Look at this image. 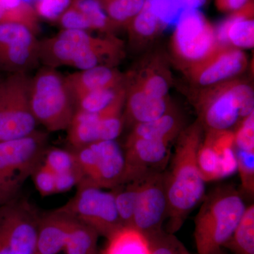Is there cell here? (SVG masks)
<instances>
[{"mask_svg":"<svg viewBox=\"0 0 254 254\" xmlns=\"http://www.w3.org/2000/svg\"><path fill=\"white\" fill-rule=\"evenodd\" d=\"M203 130L198 120L182 130L177 138L170 170L164 173L169 233L181 228L189 214L204 197L205 182L197 159Z\"/></svg>","mask_w":254,"mask_h":254,"instance_id":"6da1fadb","label":"cell"},{"mask_svg":"<svg viewBox=\"0 0 254 254\" xmlns=\"http://www.w3.org/2000/svg\"><path fill=\"white\" fill-rule=\"evenodd\" d=\"M39 55L40 63L52 68L115 67L125 58V43L115 34L95 37L89 32L63 29L40 41Z\"/></svg>","mask_w":254,"mask_h":254,"instance_id":"7a4b0ae2","label":"cell"},{"mask_svg":"<svg viewBox=\"0 0 254 254\" xmlns=\"http://www.w3.org/2000/svg\"><path fill=\"white\" fill-rule=\"evenodd\" d=\"M246 206L235 188L215 189L205 198L195 219L194 238L198 254H212L230 240Z\"/></svg>","mask_w":254,"mask_h":254,"instance_id":"3957f363","label":"cell"},{"mask_svg":"<svg viewBox=\"0 0 254 254\" xmlns=\"http://www.w3.org/2000/svg\"><path fill=\"white\" fill-rule=\"evenodd\" d=\"M195 101L198 120L206 131L231 130L254 112L253 88L235 78L203 87Z\"/></svg>","mask_w":254,"mask_h":254,"instance_id":"277c9868","label":"cell"},{"mask_svg":"<svg viewBox=\"0 0 254 254\" xmlns=\"http://www.w3.org/2000/svg\"><path fill=\"white\" fill-rule=\"evenodd\" d=\"M30 103L37 122L48 131L67 129L76 111L64 76L49 66H43L31 78Z\"/></svg>","mask_w":254,"mask_h":254,"instance_id":"5b68a950","label":"cell"},{"mask_svg":"<svg viewBox=\"0 0 254 254\" xmlns=\"http://www.w3.org/2000/svg\"><path fill=\"white\" fill-rule=\"evenodd\" d=\"M48 136L38 131L16 139L0 141V193L9 200L41 163Z\"/></svg>","mask_w":254,"mask_h":254,"instance_id":"8992f818","label":"cell"},{"mask_svg":"<svg viewBox=\"0 0 254 254\" xmlns=\"http://www.w3.org/2000/svg\"><path fill=\"white\" fill-rule=\"evenodd\" d=\"M28 73H9L0 82V141L22 138L36 131L30 103Z\"/></svg>","mask_w":254,"mask_h":254,"instance_id":"52a82bcc","label":"cell"},{"mask_svg":"<svg viewBox=\"0 0 254 254\" xmlns=\"http://www.w3.org/2000/svg\"><path fill=\"white\" fill-rule=\"evenodd\" d=\"M220 43L216 31L199 9H185L172 37L173 56L184 69L210 54Z\"/></svg>","mask_w":254,"mask_h":254,"instance_id":"ba28073f","label":"cell"},{"mask_svg":"<svg viewBox=\"0 0 254 254\" xmlns=\"http://www.w3.org/2000/svg\"><path fill=\"white\" fill-rule=\"evenodd\" d=\"M62 208L106 238L123 227L113 190L106 191L84 180L78 185L73 198Z\"/></svg>","mask_w":254,"mask_h":254,"instance_id":"9c48e42d","label":"cell"},{"mask_svg":"<svg viewBox=\"0 0 254 254\" xmlns=\"http://www.w3.org/2000/svg\"><path fill=\"white\" fill-rule=\"evenodd\" d=\"M72 150L83 180L103 190L124 184L125 153L116 141H98Z\"/></svg>","mask_w":254,"mask_h":254,"instance_id":"30bf717a","label":"cell"},{"mask_svg":"<svg viewBox=\"0 0 254 254\" xmlns=\"http://www.w3.org/2000/svg\"><path fill=\"white\" fill-rule=\"evenodd\" d=\"M126 91H124L106 109L96 113L75 111L67 129V141L71 150H77L91 143L115 141L123 131V110Z\"/></svg>","mask_w":254,"mask_h":254,"instance_id":"8fae6325","label":"cell"},{"mask_svg":"<svg viewBox=\"0 0 254 254\" xmlns=\"http://www.w3.org/2000/svg\"><path fill=\"white\" fill-rule=\"evenodd\" d=\"M39 218L29 203L0 205V254H35Z\"/></svg>","mask_w":254,"mask_h":254,"instance_id":"7c38bea8","label":"cell"},{"mask_svg":"<svg viewBox=\"0 0 254 254\" xmlns=\"http://www.w3.org/2000/svg\"><path fill=\"white\" fill-rule=\"evenodd\" d=\"M24 25L0 23V71L28 73L39 65L40 41Z\"/></svg>","mask_w":254,"mask_h":254,"instance_id":"4fadbf2b","label":"cell"},{"mask_svg":"<svg viewBox=\"0 0 254 254\" xmlns=\"http://www.w3.org/2000/svg\"><path fill=\"white\" fill-rule=\"evenodd\" d=\"M168 215V199L165 175L160 171L150 172L140 177L136 208L132 227L149 237L162 231Z\"/></svg>","mask_w":254,"mask_h":254,"instance_id":"5bb4252c","label":"cell"},{"mask_svg":"<svg viewBox=\"0 0 254 254\" xmlns=\"http://www.w3.org/2000/svg\"><path fill=\"white\" fill-rule=\"evenodd\" d=\"M198 164L205 182L231 176L237 171L235 133L232 130H208L198 151Z\"/></svg>","mask_w":254,"mask_h":254,"instance_id":"9a60e30c","label":"cell"},{"mask_svg":"<svg viewBox=\"0 0 254 254\" xmlns=\"http://www.w3.org/2000/svg\"><path fill=\"white\" fill-rule=\"evenodd\" d=\"M247 64L245 52L219 44L210 54L185 71L192 83L203 88L236 77L245 71Z\"/></svg>","mask_w":254,"mask_h":254,"instance_id":"2e32d148","label":"cell"},{"mask_svg":"<svg viewBox=\"0 0 254 254\" xmlns=\"http://www.w3.org/2000/svg\"><path fill=\"white\" fill-rule=\"evenodd\" d=\"M183 11L177 0H145L141 10L127 26L130 44L138 48L149 43L177 21Z\"/></svg>","mask_w":254,"mask_h":254,"instance_id":"e0dca14e","label":"cell"},{"mask_svg":"<svg viewBox=\"0 0 254 254\" xmlns=\"http://www.w3.org/2000/svg\"><path fill=\"white\" fill-rule=\"evenodd\" d=\"M172 142L165 140L135 138L125 143V175L124 184L140 178L145 174L160 171L170 157Z\"/></svg>","mask_w":254,"mask_h":254,"instance_id":"ac0fdd59","label":"cell"},{"mask_svg":"<svg viewBox=\"0 0 254 254\" xmlns=\"http://www.w3.org/2000/svg\"><path fill=\"white\" fill-rule=\"evenodd\" d=\"M75 218L60 208L39 218L36 254H58L64 251Z\"/></svg>","mask_w":254,"mask_h":254,"instance_id":"d6986e66","label":"cell"},{"mask_svg":"<svg viewBox=\"0 0 254 254\" xmlns=\"http://www.w3.org/2000/svg\"><path fill=\"white\" fill-rule=\"evenodd\" d=\"M216 31L220 44L249 49L254 45V3L250 0L241 9L231 13Z\"/></svg>","mask_w":254,"mask_h":254,"instance_id":"ffe728a7","label":"cell"},{"mask_svg":"<svg viewBox=\"0 0 254 254\" xmlns=\"http://www.w3.org/2000/svg\"><path fill=\"white\" fill-rule=\"evenodd\" d=\"M64 80L73 100L88 92L124 86L127 73L112 66H98L70 73Z\"/></svg>","mask_w":254,"mask_h":254,"instance_id":"44dd1931","label":"cell"},{"mask_svg":"<svg viewBox=\"0 0 254 254\" xmlns=\"http://www.w3.org/2000/svg\"><path fill=\"white\" fill-rule=\"evenodd\" d=\"M124 122L136 125L156 120L173 110L168 97L158 98L141 91L127 81Z\"/></svg>","mask_w":254,"mask_h":254,"instance_id":"7402d4cb","label":"cell"},{"mask_svg":"<svg viewBox=\"0 0 254 254\" xmlns=\"http://www.w3.org/2000/svg\"><path fill=\"white\" fill-rule=\"evenodd\" d=\"M127 82L158 98H167L170 86L167 68L159 60H151L137 73H127Z\"/></svg>","mask_w":254,"mask_h":254,"instance_id":"603a6c76","label":"cell"},{"mask_svg":"<svg viewBox=\"0 0 254 254\" xmlns=\"http://www.w3.org/2000/svg\"><path fill=\"white\" fill-rule=\"evenodd\" d=\"M183 129V119L173 110L153 121L134 125L127 140L141 138L173 142Z\"/></svg>","mask_w":254,"mask_h":254,"instance_id":"cb8c5ba5","label":"cell"},{"mask_svg":"<svg viewBox=\"0 0 254 254\" xmlns=\"http://www.w3.org/2000/svg\"><path fill=\"white\" fill-rule=\"evenodd\" d=\"M107 239L99 254H150L148 239L135 227H120Z\"/></svg>","mask_w":254,"mask_h":254,"instance_id":"d4e9b609","label":"cell"},{"mask_svg":"<svg viewBox=\"0 0 254 254\" xmlns=\"http://www.w3.org/2000/svg\"><path fill=\"white\" fill-rule=\"evenodd\" d=\"M223 247L235 254H254V205L247 207L230 240Z\"/></svg>","mask_w":254,"mask_h":254,"instance_id":"484cf974","label":"cell"},{"mask_svg":"<svg viewBox=\"0 0 254 254\" xmlns=\"http://www.w3.org/2000/svg\"><path fill=\"white\" fill-rule=\"evenodd\" d=\"M98 232L75 218L64 251L66 254H99Z\"/></svg>","mask_w":254,"mask_h":254,"instance_id":"4316f807","label":"cell"},{"mask_svg":"<svg viewBox=\"0 0 254 254\" xmlns=\"http://www.w3.org/2000/svg\"><path fill=\"white\" fill-rule=\"evenodd\" d=\"M126 88L127 83L117 88L97 90L80 95L73 100L75 109L83 113H99L113 104Z\"/></svg>","mask_w":254,"mask_h":254,"instance_id":"83f0119b","label":"cell"},{"mask_svg":"<svg viewBox=\"0 0 254 254\" xmlns=\"http://www.w3.org/2000/svg\"><path fill=\"white\" fill-rule=\"evenodd\" d=\"M140 178L113 189L115 205L123 226H132L136 208Z\"/></svg>","mask_w":254,"mask_h":254,"instance_id":"f1b7e54d","label":"cell"},{"mask_svg":"<svg viewBox=\"0 0 254 254\" xmlns=\"http://www.w3.org/2000/svg\"><path fill=\"white\" fill-rule=\"evenodd\" d=\"M112 22L119 28H127L141 10L145 0H95Z\"/></svg>","mask_w":254,"mask_h":254,"instance_id":"f546056e","label":"cell"},{"mask_svg":"<svg viewBox=\"0 0 254 254\" xmlns=\"http://www.w3.org/2000/svg\"><path fill=\"white\" fill-rule=\"evenodd\" d=\"M71 6L81 11L91 26V31L115 34L118 30L95 0H71Z\"/></svg>","mask_w":254,"mask_h":254,"instance_id":"4dcf8cb0","label":"cell"},{"mask_svg":"<svg viewBox=\"0 0 254 254\" xmlns=\"http://www.w3.org/2000/svg\"><path fill=\"white\" fill-rule=\"evenodd\" d=\"M43 161L55 175L80 169L76 154L72 150L56 148L47 149Z\"/></svg>","mask_w":254,"mask_h":254,"instance_id":"1f68e13d","label":"cell"},{"mask_svg":"<svg viewBox=\"0 0 254 254\" xmlns=\"http://www.w3.org/2000/svg\"><path fill=\"white\" fill-rule=\"evenodd\" d=\"M146 237L149 242L150 254H190L173 234L162 230Z\"/></svg>","mask_w":254,"mask_h":254,"instance_id":"d6a6232c","label":"cell"},{"mask_svg":"<svg viewBox=\"0 0 254 254\" xmlns=\"http://www.w3.org/2000/svg\"><path fill=\"white\" fill-rule=\"evenodd\" d=\"M237 170L240 173L244 190L250 194L254 192V151H245L235 148Z\"/></svg>","mask_w":254,"mask_h":254,"instance_id":"836d02e7","label":"cell"},{"mask_svg":"<svg viewBox=\"0 0 254 254\" xmlns=\"http://www.w3.org/2000/svg\"><path fill=\"white\" fill-rule=\"evenodd\" d=\"M235 133V147L245 151H254V112L240 121Z\"/></svg>","mask_w":254,"mask_h":254,"instance_id":"e575fe53","label":"cell"},{"mask_svg":"<svg viewBox=\"0 0 254 254\" xmlns=\"http://www.w3.org/2000/svg\"><path fill=\"white\" fill-rule=\"evenodd\" d=\"M71 0H38L33 6L38 17L57 22L71 4Z\"/></svg>","mask_w":254,"mask_h":254,"instance_id":"d590c367","label":"cell"},{"mask_svg":"<svg viewBox=\"0 0 254 254\" xmlns=\"http://www.w3.org/2000/svg\"><path fill=\"white\" fill-rule=\"evenodd\" d=\"M32 176L35 187L40 194L48 196L56 193L55 174L44 164H40Z\"/></svg>","mask_w":254,"mask_h":254,"instance_id":"8d00e7d4","label":"cell"},{"mask_svg":"<svg viewBox=\"0 0 254 254\" xmlns=\"http://www.w3.org/2000/svg\"><path fill=\"white\" fill-rule=\"evenodd\" d=\"M57 23L63 29L79 30L91 32V26L81 11L70 4L67 9L58 18Z\"/></svg>","mask_w":254,"mask_h":254,"instance_id":"74e56055","label":"cell"},{"mask_svg":"<svg viewBox=\"0 0 254 254\" xmlns=\"http://www.w3.org/2000/svg\"><path fill=\"white\" fill-rule=\"evenodd\" d=\"M55 175L56 193L68 191L73 187L78 186L83 180V175L80 169Z\"/></svg>","mask_w":254,"mask_h":254,"instance_id":"f35d334b","label":"cell"},{"mask_svg":"<svg viewBox=\"0 0 254 254\" xmlns=\"http://www.w3.org/2000/svg\"><path fill=\"white\" fill-rule=\"evenodd\" d=\"M250 0H215L217 9L222 12L232 13L243 7Z\"/></svg>","mask_w":254,"mask_h":254,"instance_id":"ab89813d","label":"cell"},{"mask_svg":"<svg viewBox=\"0 0 254 254\" xmlns=\"http://www.w3.org/2000/svg\"><path fill=\"white\" fill-rule=\"evenodd\" d=\"M182 9H199V8L206 4L208 0H177Z\"/></svg>","mask_w":254,"mask_h":254,"instance_id":"60d3db41","label":"cell"},{"mask_svg":"<svg viewBox=\"0 0 254 254\" xmlns=\"http://www.w3.org/2000/svg\"><path fill=\"white\" fill-rule=\"evenodd\" d=\"M7 201H9V200H8L4 195L0 193V205L4 204V203H6Z\"/></svg>","mask_w":254,"mask_h":254,"instance_id":"b9f144b4","label":"cell"},{"mask_svg":"<svg viewBox=\"0 0 254 254\" xmlns=\"http://www.w3.org/2000/svg\"><path fill=\"white\" fill-rule=\"evenodd\" d=\"M22 1L33 6H34V4H36V2L38 0H22Z\"/></svg>","mask_w":254,"mask_h":254,"instance_id":"7bdbcfd3","label":"cell"},{"mask_svg":"<svg viewBox=\"0 0 254 254\" xmlns=\"http://www.w3.org/2000/svg\"><path fill=\"white\" fill-rule=\"evenodd\" d=\"M227 254L226 252H224L223 250H222V248L220 249V250H219L218 251H216V252H214L213 254Z\"/></svg>","mask_w":254,"mask_h":254,"instance_id":"ee69618b","label":"cell"},{"mask_svg":"<svg viewBox=\"0 0 254 254\" xmlns=\"http://www.w3.org/2000/svg\"><path fill=\"white\" fill-rule=\"evenodd\" d=\"M3 77H4V76H3L2 75H1V73H0V82L1 81V80H2Z\"/></svg>","mask_w":254,"mask_h":254,"instance_id":"f6af8a7d","label":"cell"},{"mask_svg":"<svg viewBox=\"0 0 254 254\" xmlns=\"http://www.w3.org/2000/svg\"></svg>","mask_w":254,"mask_h":254,"instance_id":"bcb514c9","label":"cell"}]
</instances>
